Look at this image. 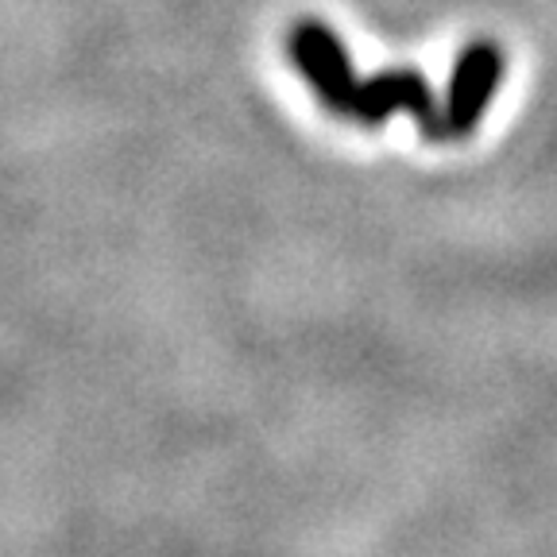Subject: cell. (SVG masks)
<instances>
[{"mask_svg":"<svg viewBox=\"0 0 557 557\" xmlns=\"http://www.w3.org/2000/svg\"><path fill=\"white\" fill-rule=\"evenodd\" d=\"M290 59H295L298 74L313 86L318 101L337 116L352 113V94H357V74H352V62L348 51L333 35L330 24L322 20H298L290 27Z\"/></svg>","mask_w":557,"mask_h":557,"instance_id":"1","label":"cell"},{"mask_svg":"<svg viewBox=\"0 0 557 557\" xmlns=\"http://www.w3.org/2000/svg\"><path fill=\"white\" fill-rule=\"evenodd\" d=\"M395 109H407L414 113V121L422 124V136L426 139H449L445 128V113L434 104L426 78L414 74V70H387V74H375V78L360 82L357 94H352V113L364 124H380Z\"/></svg>","mask_w":557,"mask_h":557,"instance_id":"2","label":"cell"},{"mask_svg":"<svg viewBox=\"0 0 557 557\" xmlns=\"http://www.w3.org/2000/svg\"><path fill=\"white\" fill-rule=\"evenodd\" d=\"M504 51L496 44H472L461 51L457 59V70H453L449 82V101H445V128L453 136H469L476 128L480 113L487 109L492 94L504 82Z\"/></svg>","mask_w":557,"mask_h":557,"instance_id":"3","label":"cell"}]
</instances>
